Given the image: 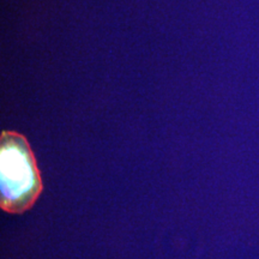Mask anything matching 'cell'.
<instances>
[{
	"mask_svg": "<svg viewBox=\"0 0 259 259\" xmlns=\"http://www.w3.org/2000/svg\"><path fill=\"white\" fill-rule=\"evenodd\" d=\"M42 192L36 160L27 138L14 131L0 136V206L9 213H23Z\"/></svg>",
	"mask_w": 259,
	"mask_h": 259,
	"instance_id": "6da1fadb",
	"label": "cell"
}]
</instances>
